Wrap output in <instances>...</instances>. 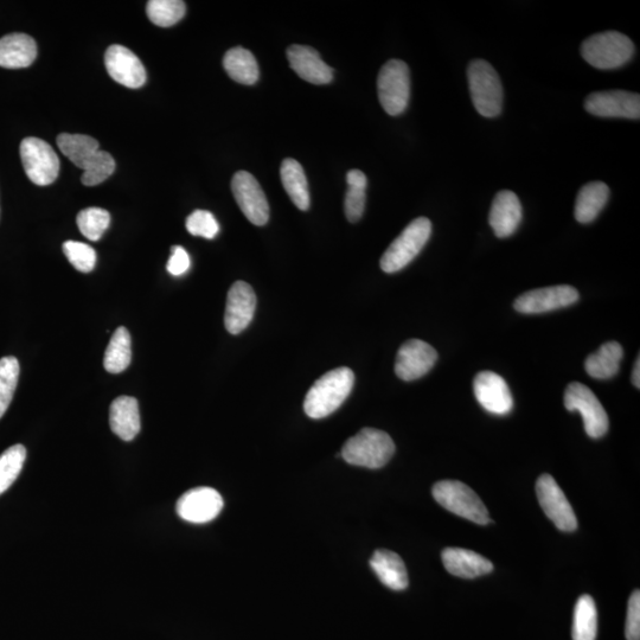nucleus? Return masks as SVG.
I'll return each instance as SVG.
<instances>
[{
  "label": "nucleus",
  "instance_id": "20e7f679",
  "mask_svg": "<svg viewBox=\"0 0 640 640\" xmlns=\"http://www.w3.org/2000/svg\"><path fill=\"white\" fill-rule=\"evenodd\" d=\"M472 104L485 118L502 113L503 87L494 67L484 60H475L467 68Z\"/></svg>",
  "mask_w": 640,
  "mask_h": 640
},
{
  "label": "nucleus",
  "instance_id": "c756f323",
  "mask_svg": "<svg viewBox=\"0 0 640 640\" xmlns=\"http://www.w3.org/2000/svg\"><path fill=\"white\" fill-rule=\"evenodd\" d=\"M132 360L130 332L121 326L111 338L108 344L104 366L110 374H120L130 366Z\"/></svg>",
  "mask_w": 640,
  "mask_h": 640
},
{
  "label": "nucleus",
  "instance_id": "cd10ccee",
  "mask_svg": "<svg viewBox=\"0 0 640 640\" xmlns=\"http://www.w3.org/2000/svg\"><path fill=\"white\" fill-rule=\"evenodd\" d=\"M57 146L70 162L83 171L100 151L98 140L83 134L62 133L57 137Z\"/></svg>",
  "mask_w": 640,
  "mask_h": 640
},
{
  "label": "nucleus",
  "instance_id": "4be33fe9",
  "mask_svg": "<svg viewBox=\"0 0 640 640\" xmlns=\"http://www.w3.org/2000/svg\"><path fill=\"white\" fill-rule=\"evenodd\" d=\"M37 46L34 38L25 34H10L0 38V67L28 68L35 62Z\"/></svg>",
  "mask_w": 640,
  "mask_h": 640
},
{
  "label": "nucleus",
  "instance_id": "9b49d317",
  "mask_svg": "<svg viewBox=\"0 0 640 640\" xmlns=\"http://www.w3.org/2000/svg\"><path fill=\"white\" fill-rule=\"evenodd\" d=\"M536 495L541 508L556 528L562 531H574L578 528L572 505L552 476L543 475L537 480Z\"/></svg>",
  "mask_w": 640,
  "mask_h": 640
},
{
  "label": "nucleus",
  "instance_id": "f257e3e1",
  "mask_svg": "<svg viewBox=\"0 0 640 640\" xmlns=\"http://www.w3.org/2000/svg\"><path fill=\"white\" fill-rule=\"evenodd\" d=\"M355 375L349 368L329 371L318 379L306 394L304 409L311 419H323L335 413L348 399Z\"/></svg>",
  "mask_w": 640,
  "mask_h": 640
},
{
  "label": "nucleus",
  "instance_id": "e433bc0d",
  "mask_svg": "<svg viewBox=\"0 0 640 640\" xmlns=\"http://www.w3.org/2000/svg\"><path fill=\"white\" fill-rule=\"evenodd\" d=\"M115 171V160L106 151H99L93 162L83 171L81 181L86 187H95L104 183Z\"/></svg>",
  "mask_w": 640,
  "mask_h": 640
},
{
  "label": "nucleus",
  "instance_id": "7ed1b4c3",
  "mask_svg": "<svg viewBox=\"0 0 640 640\" xmlns=\"http://www.w3.org/2000/svg\"><path fill=\"white\" fill-rule=\"evenodd\" d=\"M581 54L592 67L612 70L625 66L632 59L635 44L622 32H600L582 43Z\"/></svg>",
  "mask_w": 640,
  "mask_h": 640
},
{
  "label": "nucleus",
  "instance_id": "c85d7f7f",
  "mask_svg": "<svg viewBox=\"0 0 640 640\" xmlns=\"http://www.w3.org/2000/svg\"><path fill=\"white\" fill-rule=\"evenodd\" d=\"M223 67L236 82L241 85L252 86L259 80L260 70L251 51L236 47L227 51L223 59Z\"/></svg>",
  "mask_w": 640,
  "mask_h": 640
},
{
  "label": "nucleus",
  "instance_id": "f03ea898",
  "mask_svg": "<svg viewBox=\"0 0 640 640\" xmlns=\"http://www.w3.org/2000/svg\"><path fill=\"white\" fill-rule=\"evenodd\" d=\"M394 453L395 444L389 434L363 428L344 444L341 456L350 465L376 470L387 465Z\"/></svg>",
  "mask_w": 640,
  "mask_h": 640
},
{
  "label": "nucleus",
  "instance_id": "9d476101",
  "mask_svg": "<svg viewBox=\"0 0 640 640\" xmlns=\"http://www.w3.org/2000/svg\"><path fill=\"white\" fill-rule=\"evenodd\" d=\"M232 190L235 201L254 226H265L270 220V206L264 190L255 177L247 171H239L233 177Z\"/></svg>",
  "mask_w": 640,
  "mask_h": 640
},
{
  "label": "nucleus",
  "instance_id": "bb28decb",
  "mask_svg": "<svg viewBox=\"0 0 640 640\" xmlns=\"http://www.w3.org/2000/svg\"><path fill=\"white\" fill-rule=\"evenodd\" d=\"M624 350L618 342H607L600 349L587 357L585 369L593 379H612L618 374Z\"/></svg>",
  "mask_w": 640,
  "mask_h": 640
},
{
  "label": "nucleus",
  "instance_id": "ea45409f",
  "mask_svg": "<svg viewBox=\"0 0 640 640\" xmlns=\"http://www.w3.org/2000/svg\"><path fill=\"white\" fill-rule=\"evenodd\" d=\"M627 640H640V592L632 593L627 608V620L625 627Z\"/></svg>",
  "mask_w": 640,
  "mask_h": 640
},
{
  "label": "nucleus",
  "instance_id": "58836bf2",
  "mask_svg": "<svg viewBox=\"0 0 640 640\" xmlns=\"http://www.w3.org/2000/svg\"><path fill=\"white\" fill-rule=\"evenodd\" d=\"M187 229L191 235L213 240L220 232L219 222L207 210H195L187 219Z\"/></svg>",
  "mask_w": 640,
  "mask_h": 640
},
{
  "label": "nucleus",
  "instance_id": "b1692460",
  "mask_svg": "<svg viewBox=\"0 0 640 640\" xmlns=\"http://www.w3.org/2000/svg\"><path fill=\"white\" fill-rule=\"evenodd\" d=\"M112 431L121 440L132 441L140 432L139 403L131 396L115 399L110 409Z\"/></svg>",
  "mask_w": 640,
  "mask_h": 640
},
{
  "label": "nucleus",
  "instance_id": "473e14b6",
  "mask_svg": "<svg viewBox=\"0 0 640 640\" xmlns=\"http://www.w3.org/2000/svg\"><path fill=\"white\" fill-rule=\"evenodd\" d=\"M187 6L182 0H150L146 14L157 27L169 28L182 21Z\"/></svg>",
  "mask_w": 640,
  "mask_h": 640
},
{
  "label": "nucleus",
  "instance_id": "a878e982",
  "mask_svg": "<svg viewBox=\"0 0 640 640\" xmlns=\"http://www.w3.org/2000/svg\"><path fill=\"white\" fill-rule=\"evenodd\" d=\"M280 177L294 206L303 211L309 210L310 190L303 166L296 159L287 158L281 164Z\"/></svg>",
  "mask_w": 640,
  "mask_h": 640
},
{
  "label": "nucleus",
  "instance_id": "423d86ee",
  "mask_svg": "<svg viewBox=\"0 0 640 640\" xmlns=\"http://www.w3.org/2000/svg\"><path fill=\"white\" fill-rule=\"evenodd\" d=\"M433 497L441 507L452 514L480 524L490 523L489 511L482 499L466 484L459 480H441L433 486Z\"/></svg>",
  "mask_w": 640,
  "mask_h": 640
},
{
  "label": "nucleus",
  "instance_id": "5701e85b",
  "mask_svg": "<svg viewBox=\"0 0 640 640\" xmlns=\"http://www.w3.org/2000/svg\"><path fill=\"white\" fill-rule=\"evenodd\" d=\"M370 567L390 590L403 591L408 587L407 568L400 555L388 549L376 550L371 556Z\"/></svg>",
  "mask_w": 640,
  "mask_h": 640
},
{
  "label": "nucleus",
  "instance_id": "dca6fc26",
  "mask_svg": "<svg viewBox=\"0 0 640 640\" xmlns=\"http://www.w3.org/2000/svg\"><path fill=\"white\" fill-rule=\"evenodd\" d=\"M473 392L479 405L495 415H507L514 408V399L507 381L492 371H482L473 381Z\"/></svg>",
  "mask_w": 640,
  "mask_h": 640
},
{
  "label": "nucleus",
  "instance_id": "6e6552de",
  "mask_svg": "<svg viewBox=\"0 0 640 640\" xmlns=\"http://www.w3.org/2000/svg\"><path fill=\"white\" fill-rule=\"evenodd\" d=\"M25 174L40 187L53 184L60 174V159L53 147L40 138H25L21 144Z\"/></svg>",
  "mask_w": 640,
  "mask_h": 640
},
{
  "label": "nucleus",
  "instance_id": "1a4fd4ad",
  "mask_svg": "<svg viewBox=\"0 0 640 640\" xmlns=\"http://www.w3.org/2000/svg\"><path fill=\"white\" fill-rule=\"evenodd\" d=\"M565 407L569 412H579L584 419L588 437L599 439L608 431V416L603 405L585 384L573 382L565 392Z\"/></svg>",
  "mask_w": 640,
  "mask_h": 640
},
{
  "label": "nucleus",
  "instance_id": "79ce46f5",
  "mask_svg": "<svg viewBox=\"0 0 640 640\" xmlns=\"http://www.w3.org/2000/svg\"><path fill=\"white\" fill-rule=\"evenodd\" d=\"M640 358H637V361L635 363V367H633V371H632V383L633 386H635L637 389L640 388Z\"/></svg>",
  "mask_w": 640,
  "mask_h": 640
},
{
  "label": "nucleus",
  "instance_id": "2f4dec72",
  "mask_svg": "<svg viewBox=\"0 0 640 640\" xmlns=\"http://www.w3.org/2000/svg\"><path fill=\"white\" fill-rule=\"evenodd\" d=\"M348 192L345 196V216L351 223L362 219L367 202L368 179L361 170H351L347 175Z\"/></svg>",
  "mask_w": 640,
  "mask_h": 640
},
{
  "label": "nucleus",
  "instance_id": "aec40b11",
  "mask_svg": "<svg viewBox=\"0 0 640 640\" xmlns=\"http://www.w3.org/2000/svg\"><path fill=\"white\" fill-rule=\"evenodd\" d=\"M523 216L520 198L509 190L499 191L492 202L489 222L499 239L509 238L520 227Z\"/></svg>",
  "mask_w": 640,
  "mask_h": 640
},
{
  "label": "nucleus",
  "instance_id": "4c0bfd02",
  "mask_svg": "<svg viewBox=\"0 0 640 640\" xmlns=\"http://www.w3.org/2000/svg\"><path fill=\"white\" fill-rule=\"evenodd\" d=\"M63 252L75 270L89 273L96 265V253L94 248L87 243L78 241H66L63 243Z\"/></svg>",
  "mask_w": 640,
  "mask_h": 640
},
{
  "label": "nucleus",
  "instance_id": "c9c22d12",
  "mask_svg": "<svg viewBox=\"0 0 640 640\" xmlns=\"http://www.w3.org/2000/svg\"><path fill=\"white\" fill-rule=\"evenodd\" d=\"M19 362L16 357H3L0 360V419L8 411L19 379Z\"/></svg>",
  "mask_w": 640,
  "mask_h": 640
},
{
  "label": "nucleus",
  "instance_id": "f3484780",
  "mask_svg": "<svg viewBox=\"0 0 640 640\" xmlns=\"http://www.w3.org/2000/svg\"><path fill=\"white\" fill-rule=\"evenodd\" d=\"M105 64L108 74L120 85L131 89H138L145 85L144 64L130 49L114 44L106 51Z\"/></svg>",
  "mask_w": 640,
  "mask_h": 640
},
{
  "label": "nucleus",
  "instance_id": "6ab92c4d",
  "mask_svg": "<svg viewBox=\"0 0 640 640\" xmlns=\"http://www.w3.org/2000/svg\"><path fill=\"white\" fill-rule=\"evenodd\" d=\"M287 59L299 78L312 85H328L334 79V70L322 60L316 49L293 44L287 49Z\"/></svg>",
  "mask_w": 640,
  "mask_h": 640
},
{
  "label": "nucleus",
  "instance_id": "72a5a7b5",
  "mask_svg": "<svg viewBox=\"0 0 640 640\" xmlns=\"http://www.w3.org/2000/svg\"><path fill=\"white\" fill-rule=\"evenodd\" d=\"M27 450L23 445H15L0 456V496L11 488L23 470Z\"/></svg>",
  "mask_w": 640,
  "mask_h": 640
},
{
  "label": "nucleus",
  "instance_id": "7c9ffc66",
  "mask_svg": "<svg viewBox=\"0 0 640 640\" xmlns=\"http://www.w3.org/2000/svg\"><path fill=\"white\" fill-rule=\"evenodd\" d=\"M598 631V612L591 595H582L575 605L573 640H595Z\"/></svg>",
  "mask_w": 640,
  "mask_h": 640
},
{
  "label": "nucleus",
  "instance_id": "a211bd4d",
  "mask_svg": "<svg viewBox=\"0 0 640 640\" xmlns=\"http://www.w3.org/2000/svg\"><path fill=\"white\" fill-rule=\"evenodd\" d=\"M256 309V296L251 285L236 281L227 298L224 325L229 334L239 335L252 323Z\"/></svg>",
  "mask_w": 640,
  "mask_h": 640
},
{
  "label": "nucleus",
  "instance_id": "0eeeda50",
  "mask_svg": "<svg viewBox=\"0 0 640 640\" xmlns=\"http://www.w3.org/2000/svg\"><path fill=\"white\" fill-rule=\"evenodd\" d=\"M377 93L383 110L398 117L407 110L411 98V75L406 62L390 60L381 68L377 78Z\"/></svg>",
  "mask_w": 640,
  "mask_h": 640
},
{
  "label": "nucleus",
  "instance_id": "39448f33",
  "mask_svg": "<svg viewBox=\"0 0 640 640\" xmlns=\"http://www.w3.org/2000/svg\"><path fill=\"white\" fill-rule=\"evenodd\" d=\"M431 234L432 222L426 217H419L409 223L399 238L384 252L381 259L382 271L396 273L411 264L426 246Z\"/></svg>",
  "mask_w": 640,
  "mask_h": 640
},
{
  "label": "nucleus",
  "instance_id": "ddd939ff",
  "mask_svg": "<svg viewBox=\"0 0 640 640\" xmlns=\"http://www.w3.org/2000/svg\"><path fill=\"white\" fill-rule=\"evenodd\" d=\"M585 110L600 118L639 120L640 95L626 91H604L588 95Z\"/></svg>",
  "mask_w": 640,
  "mask_h": 640
},
{
  "label": "nucleus",
  "instance_id": "393cba45",
  "mask_svg": "<svg viewBox=\"0 0 640 640\" xmlns=\"http://www.w3.org/2000/svg\"><path fill=\"white\" fill-rule=\"evenodd\" d=\"M610 198V188L604 182H591L579 191L576 197L574 215L582 224L593 222L603 210Z\"/></svg>",
  "mask_w": 640,
  "mask_h": 640
},
{
  "label": "nucleus",
  "instance_id": "412c9836",
  "mask_svg": "<svg viewBox=\"0 0 640 640\" xmlns=\"http://www.w3.org/2000/svg\"><path fill=\"white\" fill-rule=\"evenodd\" d=\"M441 558L446 571L458 578L475 579L494 571L488 559L469 549L446 548Z\"/></svg>",
  "mask_w": 640,
  "mask_h": 640
},
{
  "label": "nucleus",
  "instance_id": "a19ab883",
  "mask_svg": "<svg viewBox=\"0 0 640 640\" xmlns=\"http://www.w3.org/2000/svg\"><path fill=\"white\" fill-rule=\"evenodd\" d=\"M168 272L175 277H181L184 273H187L190 268V256L181 246H174L171 248V256L168 262Z\"/></svg>",
  "mask_w": 640,
  "mask_h": 640
},
{
  "label": "nucleus",
  "instance_id": "f704fd0d",
  "mask_svg": "<svg viewBox=\"0 0 640 640\" xmlns=\"http://www.w3.org/2000/svg\"><path fill=\"white\" fill-rule=\"evenodd\" d=\"M76 222L86 239L99 241L110 228L111 215L105 209L92 207L80 211Z\"/></svg>",
  "mask_w": 640,
  "mask_h": 640
},
{
  "label": "nucleus",
  "instance_id": "f8f14e48",
  "mask_svg": "<svg viewBox=\"0 0 640 640\" xmlns=\"http://www.w3.org/2000/svg\"><path fill=\"white\" fill-rule=\"evenodd\" d=\"M579 292L569 285L537 288L523 293L516 299L515 310L524 315H539L563 309L578 302Z\"/></svg>",
  "mask_w": 640,
  "mask_h": 640
},
{
  "label": "nucleus",
  "instance_id": "2eb2a0df",
  "mask_svg": "<svg viewBox=\"0 0 640 640\" xmlns=\"http://www.w3.org/2000/svg\"><path fill=\"white\" fill-rule=\"evenodd\" d=\"M223 498L215 489L196 488L178 499L177 514L189 523H208L221 514Z\"/></svg>",
  "mask_w": 640,
  "mask_h": 640
},
{
  "label": "nucleus",
  "instance_id": "4468645a",
  "mask_svg": "<svg viewBox=\"0 0 640 640\" xmlns=\"http://www.w3.org/2000/svg\"><path fill=\"white\" fill-rule=\"evenodd\" d=\"M437 360L438 352L432 345L420 339H411L402 344L396 356L395 374L402 381H415L425 376Z\"/></svg>",
  "mask_w": 640,
  "mask_h": 640
}]
</instances>
